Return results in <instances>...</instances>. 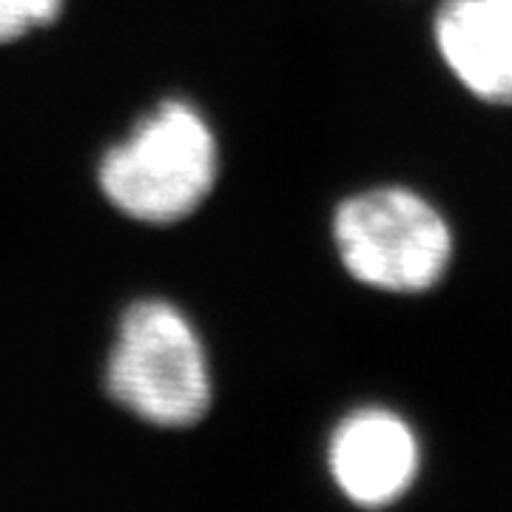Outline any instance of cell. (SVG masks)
<instances>
[{
    "mask_svg": "<svg viewBox=\"0 0 512 512\" xmlns=\"http://www.w3.org/2000/svg\"><path fill=\"white\" fill-rule=\"evenodd\" d=\"M436 46L467 92L512 103V0H444Z\"/></svg>",
    "mask_w": 512,
    "mask_h": 512,
    "instance_id": "cell-5",
    "label": "cell"
},
{
    "mask_svg": "<svg viewBox=\"0 0 512 512\" xmlns=\"http://www.w3.org/2000/svg\"><path fill=\"white\" fill-rule=\"evenodd\" d=\"M333 245L356 282L387 293L430 291L453 256L444 217L407 188H370L339 202Z\"/></svg>",
    "mask_w": 512,
    "mask_h": 512,
    "instance_id": "cell-3",
    "label": "cell"
},
{
    "mask_svg": "<svg viewBox=\"0 0 512 512\" xmlns=\"http://www.w3.org/2000/svg\"><path fill=\"white\" fill-rule=\"evenodd\" d=\"M103 384L120 410L157 430H188L214 404V370L200 328L163 296H143L120 313Z\"/></svg>",
    "mask_w": 512,
    "mask_h": 512,
    "instance_id": "cell-2",
    "label": "cell"
},
{
    "mask_svg": "<svg viewBox=\"0 0 512 512\" xmlns=\"http://www.w3.org/2000/svg\"><path fill=\"white\" fill-rule=\"evenodd\" d=\"M69 0H0V46L20 43L55 26Z\"/></svg>",
    "mask_w": 512,
    "mask_h": 512,
    "instance_id": "cell-6",
    "label": "cell"
},
{
    "mask_svg": "<svg viewBox=\"0 0 512 512\" xmlns=\"http://www.w3.org/2000/svg\"><path fill=\"white\" fill-rule=\"evenodd\" d=\"M220 171V137L208 114L188 97H165L100 154L94 183L120 217L168 228L200 211Z\"/></svg>",
    "mask_w": 512,
    "mask_h": 512,
    "instance_id": "cell-1",
    "label": "cell"
},
{
    "mask_svg": "<svg viewBox=\"0 0 512 512\" xmlns=\"http://www.w3.org/2000/svg\"><path fill=\"white\" fill-rule=\"evenodd\" d=\"M328 473L350 504L379 510L413 487L419 441L402 416L362 407L336 424L328 441Z\"/></svg>",
    "mask_w": 512,
    "mask_h": 512,
    "instance_id": "cell-4",
    "label": "cell"
}]
</instances>
